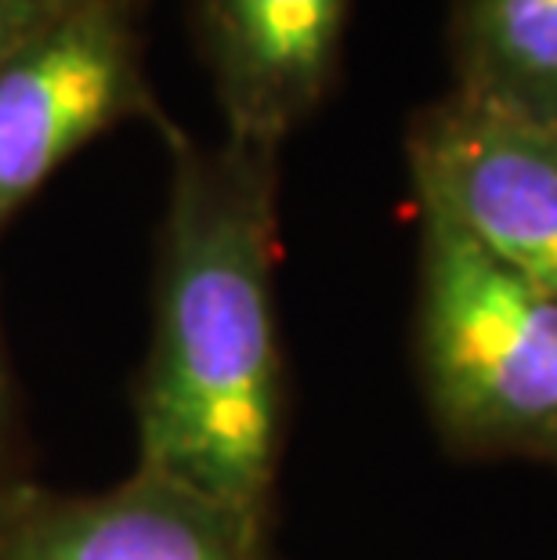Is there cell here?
<instances>
[{
  "label": "cell",
  "instance_id": "1",
  "mask_svg": "<svg viewBox=\"0 0 557 560\" xmlns=\"http://www.w3.org/2000/svg\"><path fill=\"white\" fill-rule=\"evenodd\" d=\"M171 152L152 265V332L135 380V467L271 524L287 448L279 337V152L160 130Z\"/></svg>",
  "mask_w": 557,
  "mask_h": 560
},
{
  "label": "cell",
  "instance_id": "6",
  "mask_svg": "<svg viewBox=\"0 0 557 560\" xmlns=\"http://www.w3.org/2000/svg\"><path fill=\"white\" fill-rule=\"evenodd\" d=\"M355 0H188L224 135L282 149L329 98Z\"/></svg>",
  "mask_w": 557,
  "mask_h": 560
},
{
  "label": "cell",
  "instance_id": "8",
  "mask_svg": "<svg viewBox=\"0 0 557 560\" xmlns=\"http://www.w3.org/2000/svg\"><path fill=\"white\" fill-rule=\"evenodd\" d=\"M26 478V427H22L19 384L0 329V488Z\"/></svg>",
  "mask_w": 557,
  "mask_h": 560
},
{
  "label": "cell",
  "instance_id": "2",
  "mask_svg": "<svg viewBox=\"0 0 557 560\" xmlns=\"http://www.w3.org/2000/svg\"><path fill=\"white\" fill-rule=\"evenodd\" d=\"M413 351L428 416L460 459L557 467V293L420 207Z\"/></svg>",
  "mask_w": 557,
  "mask_h": 560
},
{
  "label": "cell",
  "instance_id": "5",
  "mask_svg": "<svg viewBox=\"0 0 557 560\" xmlns=\"http://www.w3.org/2000/svg\"><path fill=\"white\" fill-rule=\"evenodd\" d=\"M268 535V521L146 467L98 492L30 474L0 488V560H276Z\"/></svg>",
  "mask_w": 557,
  "mask_h": 560
},
{
  "label": "cell",
  "instance_id": "4",
  "mask_svg": "<svg viewBox=\"0 0 557 560\" xmlns=\"http://www.w3.org/2000/svg\"><path fill=\"white\" fill-rule=\"evenodd\" d=\"M406 160L420 207L557 293V127L449 91L413 113Z\"/></svg>",
  "mask_w": 557,
  "mask_h": 560
},
{
  "label": "cell",
  "instance_id": "10",
  "mask_svg": "<svg viewBox=\"0 0 557 560\" xmlns=\"http://www.w3.org/2000/svg\"><path fill=\"white\" fill-rule=\"evenodd\" d=\"M120 4H130V8H138V4H141V0H120Z\"/></svg>",
  "mask_w": 557,
  "mask_h": 560
},
{
  "label": "cell",
  "instance_id": "7",
  "mask_svg": "<svg viewBox=\"0 0 557 560\" xmlns=\"http://www.w3.org/2000/svg\"><path fill=\"white\" fill-rule=\"evenodd\" d=\"M453 91L557 127V0H449Z\"/></svg>",
  "mask_w": 557,
  "mask_h": 560
},
{
  "label": "cell",
  "instance_id": "9",
  "mask_svg": "<svg viewBox=\"0 0 557 560\" xmlns=\"http://www.w3.org/2000/svg\"><path fill=\"white\" fill-rule=\"evenodd\" d=\"M62 0H0V58L15 47L33 26L51 15Z\"/></svg>",
  "mask_w": 557,
  "mask_h": 560
},
{
  "label": "cell",
  "instance_id": "3",
  "mask_svg": "<svg viewBox=\"0 0 557 560\" xmlns=\"http://www.w3.org/2000/svg\"><path fill=\"white\" fill-rule=\"evenodd\" d=\"M135 19L120 0H62L0 58V229L94 138L171 124Z\"/></svg>",
  "mask_w": 557,
  "mask_h": 560
}]
</instances>
